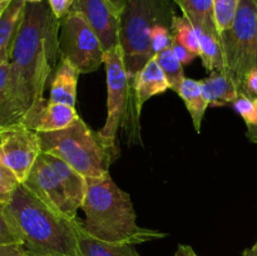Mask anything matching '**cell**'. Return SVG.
I'll return each mask as SVG.
<instances>
[{
    "label": "cell",
    "instance_id": "cell-1",
    "mask_svg": "<svg viewBox=\"0 0 257 256\" xmlns=\"http://www.w3.org/2000/svg\"><path fill=\"white\" fill-rule=\"evenodd\" d=\"M59 24L44 2L27 3L10 50L0 130L20 125L45 100L44 90L58 55Z\"/></svg>",
    "mask_w": 257,
    "mask_h": 256
},
{
    "label": "cell",
    "instance_id": "cell-2",
    "mask_svg": "<svg viewBox=\"0 0 257 256\" xmlns=\"http://www.w3.org/2000/svg\"><path fill=\"white\" fill-rule=\"evenodd\" d=\"M8 220L29 256H82L77 223L50 210L20 183L5 205Z\"/></svg>",
    "mask_w": 257,
    "mask_h": 256
},
{
    "label": "cell",
    "instance_id": "cell-3",
    "mask_svg": "<svg viewBox=\"0 0 257 256\" xmlns=\"http://www.w3.org/2000/svg\"><path fill=\"white\" fill-rule=\"evenodd\" d=\"M82 203L85 231L110 243H137L163 238L167 233L138 226L131 196L118 187L110 175L88 178Z\"/></svg>",
    "mask_w": 257,
    "mask_h": 256
},
{
    "label": "cell",
    "instance_id": "cell-4",
    "mask_svg": "<svg viewBox=\"0 0 257 256\" xmlns=\"http://www.w3.org/2000/svg\"><path fill=\"white\" fill-rule=\"evenodd\" d=\"M37 135L42 152L64 161L85 180L108 175L119 153L117 142L93 131L79 115L63 130Z\"/></svg>",
    "mask_w": 257,
    "mask_h": 256
},
{
    "label": "cell",
    "instance_id": "cell-5",
    "mask_svg": "<svg viewBox=\"0 0 257 256\" xmlns=\"http://www.w3.org/2000/svg\"><path fill=\"white\" fill-rule=\"evenodd\" d=\"M176 15L171 0H127L119 14V47L133 93L136 77L152 59L151 32L158 23L171 25ZM135 97V93H133Z\"/></svg>",
    "mask_w": 257,
    "mask_h": 256
},
{
    "label": "cell",
    "instance_id": "cell-6",
    "mask_svg": "<svg viewBox=\"0 0 257 256\" xmlns=\"http://www.w3.org/2000/svg\"><path fill=\"white\" fill-rule=\"evenodd\" d=\"M24 185L52 211L69 220L77 218L87 191V181L64 161L42 152Z\"/></svg>",
    "mask_w": 257,
    "mask_h": 256
},
{
    "label": "cell",
    "instance_id": "cell-7",
    "mask_svg": "<svg viewBox=\"0 0 257 256\" xmlns=\"http://www.w3.org/2000/svg\"><path fill=\"white\" fill-rule=\"evenodd\" d=\"M103 64L107 74V119L99 133L107 140L117 142L118 131L124 127L127 132L130 131V138L141 143L140 117L136 112L135 97L119 45L104 53Z\"/></svg>",
    "mask_w": 257,
    "mask_h": 256
},
{
    "label": "cell",
    "instance_id": "cell-8",
    "mask_svg": "<svg viewBox=\"0 0 257 256\" xmlns=\"http://www.w3.org/2000/svg\"><path fill=\"white\" fill-rule=\"evenodd\" d=\"M256 24L257 0H238L232 25L220 34L226 75L238 93H242L246 75L255 65Z\"/></svg>",
    "mask_w": 257,
    "mask_h": 256
},
{
    "label": "cell",
    "instance_id": "cell-9",
    "mask_svg": "<svg viewBox=\"0 0 257 256\" xmlns=\"http://www.w3.org/2000/svg\"><path fill=\"white\" fill-rule=\"evenodd\" d=\"M58 53L69 60L79 74L99 69L104 63V50L95 33L80 13L69 10L60 19Z\"/></svg>",
    "mask_w": 257,
    "mask_h": 256
},
{
    "label": "cell",
    "instance_id": "cell-10",
    "mask_svg": "<svg viewBox=\"0 0 257 256\" xmlns=\"http://www.w3.org/2000/svg\"><path fill=\"white\" fill-rule=\"evenodd\" d=\"M42 153L37 132L24 125L0 130V163L23 183Z\"/></svg>",
    "mask_w": 257,
    "mask_h": 256
},
{
    "label": "cell",
    "instance_id": "cell-11",
    "mask_svg": "<svg viewBox=\"0 0 257 256\" xmlns=\"http://www.w3.org/2000/svg\"><path fill=\"white\" fill-rule=\"evenodd\" d=\"M70 10L80 13L99 39L103 50L119 45V14L108 0H74Z\"/></svg>",
    "mask_w": 257,
    "mask_h": 256
},
{
    "label": "cell",
    "instance_id": "cell-12",
    "mask_svg": "<svg viewBox=\"0 0 257 256\" xmlns=\"http://www.w3.org/2000/svg\"><path fill=\"white\" fill-rule=\"evenodd\" d=\"M77 117L75 107L52 103L45 99L39 108L24 118L20 125L37 133L53 132L68 127Z\"/></svg>",
    "mask_w": 257,
    "mask_h": 256
},
{
    "label": "cell",
    "instance_id": "cell-13",
    "mask_svg": "<svg viewBox=\"0 0 257 256\" xmlns=\"http://www.w3.org/2000/svg\"><path fill=\"white\" fill-rule=\"evenodd\" d=\"M167 89H171L170 83H168L165 73L158 65L156 58L153 57L141 69V72L136 77L135 84H133L135 107L138 117H141L143 104L148 99H151L153 95L166 92Z\"/></svg>",
    "mask_w": 257,
    "mask_h": 256
},
{
    "label": "cell",
    "instance_id": "cell-14",
    "mask_svg": "<svg viewBox=\"0 0 257 256\" xmlns=\"http://www.w3.org/2000/svg\"><path fill=\"white\" fill-rule=\"evenodd\" d=\"M79 72L65 58L60 57L55 74L50 84V93L48 100L52 103L75 107L77 100V84Z\"/></svg>",
    "mask_w": 257,
    "mask_h": 256
},
{
    "label": "cell",
    "instance_id": "cell-15",
    "mask_svg": "<svg viewBox=\"0 0 257 256\" xmlns=\"http://www.w3.org/2000/svg\"><path fill=\"white\" fill-rule=\"evenodd\" d=\"M77 235L82 256H141L135 245L105 242L90 236L85 231L82 220H78Z\"/></svg>",
    "mask_w": 257,
    "mask_h": 256
},
{
    "label": "cell",
    "instance_id": "cell-16",
    "mask_svg": "<svg viewBox=\"0 0 257 256\" xmlns=\"http://www.w3.org/2000/svg\"><path fill=\"white\" fill-rule=\"evenodd\" d=\"M201 90L208 107H223L231 104L240 94L232 80L221 72H210V75L200 80Z\"/></svg>",
    "mask_w": 257,
    "mask_h": 256
},
{
    "label": "cell",
    "instance_id": "cell-17",
    "mask_svg": "<svg viewBox=\"0 0 257 256\" xmlns=\"http://www.w3.org/2000/svg\"><path fill=\"white\" fill-rule=\"evenodd\" d=\"M25 5V0H12L0 15V58H10V50L23 20Z\"/></svg>",
    "mask_w": 257,
    "mask_h": 256
},
{
    "label": "cell",
    "instance_id": "cell-18",
    "mask_svg": "<svg viewBox=\"0 0 257 256\" xmlns=\"http://www.w3.org/2000/svg\"><path fill=\"white\" fill-rule=\"evenodd\" d=\"M175 3L196 30L218 34L213 20L212 0H175Z\"/></svg>",
    "mask_w": 257,
    "mask_h": 256
},
{
    "label": "cell",
    "instance_id": "cell-19",
    "mask_svg": "<svg viewBox=\"0 0 257 256\" xmlns=\"http://www.w3.org/2000/svg\"><path fill=\"white\" fill-rule=\"evenodd\" d=\"M177 94L183 100L191 118H192V123L196 132L200 133L202 119L205 117L206 109L208 108L207 102L203 98L202 90H201L200 80L185 78L180 87H178Z\"/></svg>",
    "mask_w": 257,
    "mask_h": 256
},
{
    "label": "cell",
    "instance_id": "cell-20",
    "mask_svg": "<svg viewBox=\"0 0 257 256\" xmlns=\"http://www.w3.org/2000/svg\"><path fill=\"white\" fill-rule=\"evenodd\" d=\"M196 32L200 42V58L203 67L207 69V72H221L226 74L225 58H223L220 34L198 32V30Z\"/></svg>",
    "mask_w": 257,
    "mask_h": 256
},
{
    "label": "cell",
    "instance_id": "cell-21",
    "mask_svg": "<svg viewBox=\"0 0 257 256\" xmlns=\"http://www.w3.org/2000/svg\"><path fill=\"white\" fill-rule=\"evenodd\" d=\"M171 33L176 42L200 57V42H198L197 32L183 15L173 17L172 23H171Z\"/></svg>",
    "mask_w": 257,
    "mask_h": 256
},
{
    "label": "cell",
    "instance_id": "cell-22",
    "mask_svg": "<svg viewBox=\"0 0 257 256\" xmlns=\"http://www.w3.org/2000/svg\"><path fill=\"white\" fill-rule=\"evenodd\" d=\"M155 58L157 60L158 65L161 67V69H162V72L165 73L166 78H167L168 83H170L171 89L177 93L178 87H180L182 80L186 78L183 65L175 57L171 47L157 53Z\"/></svg>",
    "mask_w": 257,
    "mask_h": 256
},
{
    "label": "cell",
    "instance_id": "cell-23",
    "mask_svg": "<svg viewBox=\"0 0 257 256\" xmlns=\"http://www.w3.org/2000/svg\"><path fill=\"white\" fill-rule=\"evenodd\" d=\"M238 7V0H212L213 20L218 34L231 28Z\"/></svg>",
    "mask_w": 257,
    "mask_h": 256
},
{
    "label": "cell",
    "instance_id": "cell-24",
    "mask_svg": "<svg viewBox=\"0 0 257 256\" xmlns=\"http://www.w3.org/2000/svg\"><path fill=\"white\" fill-rule=\"evenodd\" d=\"M232 107L247 124L248 131L253 130L257 124V105L255 98L240 93L232 103Z\"/></svg>",
    "mask_w": 257,
    "mask_h": 256
},
{
    "label": "cell",
    "instance_id": "cell-25",
    "mask_svg": "<svg viewBox=\"0 0 257 256\" xmlns=\"http://www.w3.org/2000/svg\"><path fill=\"white\" fill-rule=\"evenodd\" d=\"M173 42V35L171 33V25L165 23H158L152 28L151 32V49L153 55L162 52L166 48H170Z\"/></svg>",
    "mask_w": 257,
    "mask_h": 256
},
{
    "label": "cell",
    "instance_id": "cell-26",
    "mask_svg": "<svg viewBox=\"0 0 257 256\" xmlns=\"http://www.w3.org/2000/svg\"><path fill=\"white\" fill-rule=\"evenodd\" d=\"M7 202L0 201V245H7V243H20L19 237L13 230L9 220L7 216V210H5Z\"/></svg>",
    "mask_w": 257,
    "mask_h": 256
},
{
    "label": "cell",
    "instance_id": "cell-27",
    "mask_svg": "<svg viewBox=\"0 0 257 256\" xmlns=\"http://www.w3.org/2000/svg\"><path fill=\"white\" fill-rule=\"evenodd\" d=\"M19 185L17 178L0 163V201L7 202L13 191Z\"/></svg>",
    "mask_w": 257,
    "mask_h": 256
},
{
    "label": "cell",
    "instance_id": "cell-28",
    "mask_svg": "<svg viewBox=\"0 0 257 256\" xmlns=\"http://www.w3.org/2000/svg\"><path fill=\"white\" fill-rule=\"evenodd\" d=\"M9 67L10 58H0V115L4 109L5 98H7V85L8 78H9Z\"/></svg>",
    "mask_w": 257,
    "mask_h": 256
},
{
    "label": "cell",
    "instance_id": "cell-29",
    "mask_svg": "<svg viewBox=\"0 0 257 256\" xmlns=\"http://www.w3.org/2000/svg\"><path fill=\"white\" fill-rule=\"evenodd\" d=\"M171 49H172L175 57L177 58L178 62H180L182 65L191 64V63H192L193 60L197 58V55L193 54L192 52H190L187 48H185L183 45H181L180 43L176 42L175 39H173L172 44H171Z\"/></svg>",
    "mask_w": 257,
    "mask_h": 256
},
{
    "label": "cell",
    "instance_id": "cell-30",
    "mask_svg": "<svg viewBox=\"0 0 257 256\" xmlns=\"http://www.w3.org/2000/svg\"><path fill=\"white\" fill-rule=\"evenodd\" d=\"M73 2L74 0H48V5H49L50 10L54 14V17L58 20H60L68 14Z\"/></svg>",
    "mask_w": 257,
    "mask_h": 256
},
{
    "label": "cell",
    "instance_id": "cell-31",
    "mask_svg": "<svg viewBox=\"0 0 257 256\" xmlns=\"http://www.w3.org/2000/svg\"><path fill=\"white\" fill-rule=\"evenodd\" d=\"M242 93L252 98H255L257 95V64L253 65L250 72L247 73V75H246Z\"/></svg>",
    "mask_w": 257,
    "mask_h": 256
},
{
    "label": "cell",
    "instance_id": "cell-32",
    "mask_svg": "<svg viewBox=\"0 0 257 256\" xmlns=\"http://www.w3.org/2000/svg\"><path fill=\"white\" fill-rule=\"evenodd\" d=\"M0 256H29V253L20 243H7L0 245Z\"/></svg>",
    "mask_w": 257,
    "mask_h": 256
},
{
    "label": "cell",
    "instance_id": "cell-33",
    "mask_svg": "<svg viewBox=\"0 0 257 256\" xmlns=\"http://www.w3.org/2000/svg\"><path fill=\"white\" fill-rule=\"evenodd\" d=\"M172 256H198V255L195 252V250H193L191 246L180 245L178 246L177 250H176V252L173 253Z\"/></svg>",
    "mask_w": 257,
    "mask_h": 256
},
{
    "label": "cell",
    "instance_id": "cell-34",
    "mask_svg": "<svg viewBox=\"0 0 257 256\" xmlns=\"http://www.w3.org/2000/svg\"><path fill=\"white\" fill-rule=\"evenodd\" d=\"M108 2H109L110 4L114 7V9L117 10L118 13H120V12H122L123 8H124L125 2H127V0H108Z\"/></svg>",
    "mask_w": 257,
    "mask_h": 256
},
{
    "label": "cell",
    "instance_id": "cell-35",
    "mask_svg": "<svg viewBox=\"0 0 257 256\" xmlns=\"http://www.w3.org/2000/svg\"><path fill=\"white\" fill-rule=\"evenodd\" d=\"M242 256H257V241L252 247H250V248H247V250L243 251Z\"/></svg>",
    "mask_w": 257,
    "mask_h": 256
},
{
    "label": "cell",
    "instance_id": "cell-36",
    "mask_svg": "<svg viewBox=\"0 0 257 256\" xmlns=\"http://www.w3.org/2000/svg\"><path fill=\"white\" fill-rule=\"evenodd\" d=\"M255 100H256V105H257V95L255 97ZM248 136H250V140L252 141V142L257 143V124L253 130L248 131Z\"/></svg>",
    "mask_w": 257,
    "mask_h": 256
},
{
    "label": "cell",
    "instance_id": "cell-37",
    "mask_svg": "<svg viewBox=\"0 0 257 256\" xmlns=\"http://www.w3.org/2000/svg\"><path fill=\"white\" fill-rule=\"evenodd\" d=\"M10 2H12V0H0V15L3 14V12H4L5 8L9 5Z\"/></svg>",
    "mask_w": 257,
    "mask_h": 256
},
{
    "label": "cell",
    "instance_id": "cell-38",
    "mask_svg": "<svg viewBox=\"0 0 257 256\" xmlns=\"http://www.w3.org/2000/svg\"><path fill=\"white\" fill-rule=\"evenodd\" d=\"M255 64H257V24H256V34H255Z\"/></svg>",
    "mask_w": 257,
    "mask_h": 256
}]
</instances>
